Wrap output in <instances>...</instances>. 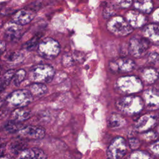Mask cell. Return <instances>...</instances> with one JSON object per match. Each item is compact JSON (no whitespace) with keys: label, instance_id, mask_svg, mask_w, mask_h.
<instances>
[{"label":"cell","instance_id":"obj_1","mask_svg":"<svg viewBox=\"0 0 159 159\" xmlns=\"http://www.w3.org/2000/svg\"><path fill=\"white\" fill-rule=\"evenodd\" d=\"M116 107L122 113L134 116L140 113L144 106L142 98L134 95H127L116 101Z\"/></svg>","mask_w":159,"mask_h":159},{"label":"cell","instance_id":"obj_2","mask_svg":"<svg viewBox=\"0 0 159 159\" xmlns=\"http://www.w3.org/2000/svg\"><path fill=\"white\" fill-rule=\"evenodd\" d=\"M116 86L120 93L126 95H133L143 89L142 81L135 76H122L117 79Z\"/></svg>","mask_w":159,"mask_h":159},{"label":"cell","instance_id":"obj_3","mask_svg":"<svg viewBox=\"0 0 159 159\" xmlns=\"http://www.w3.org/2000/svg\"><path fill=\"white\" fill-rule=\"evenodd\" d=\"M55 75V71L53 66L47 64H40L30 70L29 78L34 83L45 84L50 83Z\"/></svg>","mask_w":159,"mask_h":159},{"label":"cell","instance_id":"obj_4","mask_svg":"<svg viewBox=\"0 0 159 159\" xmlns=\"http://www.w3.org/2000/svg\"><path fill=\"white\" fill-rule=\"evenodd\" d=\"M37 52L43 58L52 60L56 58L60 52L59 43L51 37L41 40L37 45Z\"/></svg>","mask_w":159,"mask_h":159},{"label":"cell","instance_id":"obj_5","mask_svg":"<svg viewBox=\"0 0 159 159\" xmlns=\"http://www.w3.org/2000/svg\"><path fill=\"white\" fill-rule=\"evenodd\" d=\"M107 29L117 37H124L130 34L133 28L129 25L125 18L121 16H113L107 23Z\"/></svg>","mask_w":159,"mask_h":159},{"label":"cell","instance_id":"obj_6","mask_svg":"<svg viewBox=\"0 0 159 159\" xmlns=\"http://www.w3.org/2000/svg\"><path fill=\"white\" fill-rule=\"evenodd\" d=\"M33 99V96L27 89H19L10 93L6 101L12 106L17 108L24 107L29 105Z\"/></svg>","mask_w":159,"mask_h":159},{"label":"cell","instance_id":"obj_7","mask_svg":"<svg viewBox=\"0 0 159 159\" xmlns=\"http://www.w3.org/2000/svg\"><path fill=\"white\" fill-rule=\"evenodd\" d=\"M149 48V41L144 37L135 35L132 37L129 44L130 54L135 57L140 58L147 52Z\"/></svg>","mask_w":159,"mask_h":159},{"label":"cell","instance_id":"obj_8","mask_svg":"<svg viewBox=\"0 0 159 159\" xmlns=\"http://www.w3.org/2000/svg\"><path fill=\"white\" fill-rule=\"evenodd\" d=\"M127 152V143L122 137L114 138L107 149V156L109 159H120Z\"/></svg>","mask_w":159,"mask_h":159},{"label":"cell","instance_id":"obj_9","mask_svg":"<svg viewBox=\"0 0 159 159\" xmlns=\"http://www.w3.org/2000/svg\"><path fill=\"white\" fill-rule=\"evenodd\" d=\"M158 116L153 114H144L135 122L134 129L139 132H144L153 129L157 124Z\"/></svg>","mask_w":159,"mask_h":159},{"label":"cell","instance_id":"obj_10","mask_svg":"<svg viewBox=\"0 0 159 159\" xmlns=\"http://www.w3.org/2000/svg\"><path fill=\"white\" fill-rule=\"evenodd\" d=\"M135 67L134 61L127 58H119L109 62V69L116 73H127L132 71Z\"/></svg>","mask_w":159,"mask_h":159},{"label":"cell","instance_id":"obj_11","mask_svg":"<svg viewBox=\"0 0 159 159\" xmlns=\"http://www.w3.org/2000/svg\"><path fill=\"white\" fill-rule=\"evenodd\" d=\"M19 136L22 138L30 140H39L44 137L45 130L38 125H28L23 127L19 132Z\"/></svg>","mask_w":159,"mask_h":159},{"label":"cell","instance_id":"obj_12","mask_svg":"<svg viewBox=\"0 0 159 159\" xmlns=\"http://www.w3.org/2000/svg\"><path fill=\"white\" fill-rule=\"evenodd\" d=\"M144 104L150 110L159 109V91L156 89H148L143 93Z\"/></svg>","mask_w":159,"mask_h":159},{"label":"cell","instance_id":"obj_13","mask_svg":"<svg viewBox=\"0 0 159 159\" xmlns=\"http://www.w3.org/2000/svg\"><path fill=\"white\" fill-rule=\"evenodd\" d=\"M125 19L129 25L135 29L143 27L147 22V17L143 13L137 10H130L127 12Z\"/></svg>","mask_w":159,"mask_h":159},{"label":"cell","instance_id":"obj_14","mask_svg":"<svg viewBox=\"0 0 159 159\" xmlns=\"http://www.w3.org/2000/svg\"><path fill=\"white\" fill-rule=\"evenodd\" d=\"M35 14L29 9H23L16 12L12 17V22L19 25H25L29 23L35 17Z\"/></svg>","mask_w":159,"mask_h":159},{"label":"cell","instance_id":"obj_15","mask_svg":"<svg viewBox=\"0 0 159 159\" xmlns=\"http://www.w3.org/2000/svg\"><path fill=\"white\" fill-rule=\"evenodd\" d=\"M143 35L149 42L159 45V24L153 23L146 25L143 29Z\"/></svg>","mask_w":159,"mask_h":159},{"label":"cell","instance_id":"obj_16","mask_svg":"<svg viewBox=\"0 0 159 159\" xmlns=\"http://www.w3.org/2000/svg\"><path fill=\"white\" fill-rule=\"evenodd\" d=\"M45 153L40 148L33 147L26 148L17 155V159H46Z\"/></svg>","mask_w":159,"mask_h":159},{"label":"cell","instance_id":"obj_17","mask_svg":"<svg viewBox=\"0 0 159 159\" xmlns=\"http://www.w3.org/2000/svg\"><path fill=\"white\" fill-rule=\"evenodd\" d=\"M140 79L147 84L154 83L159 78V73L153 67L143 68L140 72Z\"/></svg>","mask_w":159,"mask_h":159},{"label":"cell","instance_id":"obj_18","mask_svg":"<svg viewBox=\"0 0 159 159\" xmlns=\"http://www.w3.org/2000/svg\"><path fill=\"white\" fill-rule=\"evenodd\" d=\"M21 30V25L14 22L9 23L5 28V38L10 41L16 40L20 37Z\"/></svg>","mask_w":159,"mask_h":159},{"label":"cell","instance_id":"obj_19","mask_svg":"<svg viewBox=\"0 0 159 159\" xmlns=\"http://www.w3.org/2000/svg\"><path fill=\"white\" fill-rule=\"evenodd\" d=\"M126 124L125 118L117 113H112L108 118V127L112 129H119L123 127Z\"/></svg>","mask_w":159,"mask_h":159},{"label":"cell","instance_id":"obj_20","mask_svg":"<svg viewBox=\"0 0 159 159\" xmlns=\"http://www.w3.org/2000/svg\"><path fill=\"white\" fill-rule=\"evenodd\" d=\"M135 10L142 13H150L153 8L152 0H134Z\"/></svg>","mask_w":159,"mask_h":159},{"label":"cell","instance_id":"obj_21","mask_svg":"<svg viewBox=\"0 0 159 159\" xmlns=\"http://www.w3.org/2000/svg\"><path fill=\"white\" fill-rule=\"evenodd\" d=\"M31 116V112L27 109H25L23 107H20L15 109L11 114L12 120L21 123L29 119Z\"/></svg>","mask_w":159,"mask_h":159},{"label":"cell","instance_id":"obj_22","mask_svg":"<svg viewBox=\"0 0 159 159\" xmlns=\"http://www.w3.org/2000/svg\"><path fill=\"white\" fill-rule=\"evenodd\" d=\"M47 87L45 84L34 83L29 87V91L33 97H41L47 92Z\"/></svg>","mask_w":159,"mask_h":159},{"label":"cell","instance_id":"obj_23","mask_svg":"<svg viewBox=\"0 0 159 159\" xmlns=\"http://www.w3.org/2000/svg\"><path fill=\"white\" fill-rule=\"evenodd\" d=\"M27 148L26 143L22 140H16L12 141L9 145V150L12 153L18 155Z\"/></svg>","mask_w":159,"mask_h":159},{"label":"cell","instance_id":"obj_24","mask_svg":"<svg viewBox=\"0 0 159 159\" xmlns=\"http://www.w3.org/2000/svg\"><path fill=\"white\" fill-rule=\"evenodd\" d=\"M14 73V70H10L6 72L3 75L2 77L0 78V91H3L6 86L9 85L11 80H12Z\"/></svg>","mask_w":159,"mask_h":159},{"label":"cell","instance_id":"obj_25","mask_svg":"<svg viewBox=\"0 0 159 159\" xmlns=\"http://www.w3.org/2000/svg\"><path fill=\"white\" fill-rule=\"evenodd\" d=\"M4 127L6 130L9 133H15L19 132L23 128L20 122H16L13 120L6 122Z\"/></svg>","mask_w":159,"mask_h":159},{"label":"cell","instance_id":"obj_26","mask_svg":"<svg viewBox=\"0 0 159 159\" xmlns=\"http://www.w3.org/2000/svg\"><path fill=\"white\" fill-rule=\"evenodd\" d=\"M129 159H153V157L146 152L136 150L130 153Z\"/></svg>","mask_w":159,"mask_h":159},{"label":"cell","instance_id":"obj_27","mask_svg":"<svg viewBox=\"0 0 159 159\" xmlns=\"http://www.w3.org/2000/svg\"><path fill=\"white\" fill-rule=\"evenodd\" d=\"M26 76V71L24 70L20 69L15 72L12 78V82L14 84L18 86L24 80Z\"/></svg>","mask_w":159,"mask_h":159},{"label":"cell","instance_id":"obj_28","mask_svg":"<svg viewBox=\"0 0 159 159\" xmlns=\"http://www.w3.org/2000/svg\"><path fill=\"white\" fill-rule=\"evenodd\" d=\"M158 137V134L157 132L153 130H150L142 132V134L140 135V137L142 140L145 142L154 141L157 140Z\"/></svg>","mask_w":159,"mask_h":159},{"label":"cell","instance_id":"obj_29","mask_svg":"<svg viewBox=\"0 0 159 159\" xmlns=\"http://www.w3.org/2000/svg\"><path fill=\"white\" fill-rule=\"evenodd\" d=\"M147 59L148 63L153 67L159 66V54L157 52H152L149 53Z\"/></svg>","mask_w":159,"mask_h":159},{"label":"cell","instance_id":"obj_30","mask_svg":"<svg viewBox=\"0 0 159 159\" xmlns=\"http://www.w3.org/2000/svg\"><path fill=\"white\" fill-rule=\"evenodd\" d=\"M41 35L37 34L35 36L32 37L30 40L27 42L25 44V48L28 50H30L34 48L35 46H37L40 41Z\"/></svg>","mask_w":159,"mask_h":159},{"label":"cell","instance_id":"obj_31","mask_svg":"<svg viewBox=\"0 0 159 159\" xmlns=\"http://www.w3.org/2000/svg\"><path fill=\"white\" fill-rule=\"evenodd\" d=\"M115 8L113 5H107L104 8L103 16L104 18L112 17L115 14Z\"/></svg>","mask_w":159,"mask_h":159},{"label":"cell","instance_id":"obj_32","mask_svg":"<svg viewBox=\"0 0 159 159\" xmlns=\"http://www.w3.org/2000/svg\"><path fill=\"white\" fill-rule=\"evenodd\" d=\"M133 2V0H114V4L121 8H127Z\"/></svg>","mask_w":159,"mask_h":159},{"label":"cell","instance_id":"obj_33","mask_svg":"<svg viewBox=\"0 0 159 159\" xmlns=\"http://www.w3.org/2000/svg\"><path fill=\"white\" fill-rule=\"evenodd\" d=\"M149 150L153 155L159 157V140L152 143L149 146Z\"/></svg>","mask_w":159,"mask_h":159},{"label":"cell","instance_id":"obj_34","mask_svg":"<svg viewBox=\"0 0 159 159\" xmlns=\"http://www.w3.org/2000/svg\"><path fill=\"white\" fill-rule=\"evenodd\" d=\"M130 148L133 150H137L140 146V142L139 139L136 138H131L129 140Z\"/></svg>","mask_w":159,"mask_h":159},{"label":"cell","instance_id":"obj_35","mask_svg":"<svg viewBox=\"0 0 159 159\" xmlns=\"http://www.w3.org/2000/svg\"><path fill=\"white\" fill-rule=\"evenodd\" d=\"M152 21L157 24H159V7L154 10L152 14Z\"/></svg>","mask_w":159,"mask_h":159},{"label":"cell","instance_id":"obj_36","mask_svg":"<svg viewBox=\"0 0 159 159\" xmlns=\"http://www.w3.org/2000/svg\"><path fill=\"white\" fill-rule=\"evenodd\" d=\"M73 63V58H71V56L69 55H66L63 57V63L65 66H70Z\"/></svg>","mask_w":159,"mask_h":159},{"label":"cell","instance_id":"obj_37","mask_svg":"<svg viewBox=\"0 0 159 159\" xmlns=\"http://www.w3.org/2000/svg\"><path fill=\"white\" fill-rule=\"evenodd\" d=\"M6 148V144L4 140L0 139V157H2Z\"/></svg>","mask_w":159,"mask_h":159},{"label":"cell","instance_id":"obj_38","mask_svg":"<svg viewBox=\"0 0 159 159\" xmlns=\"http://www.w3.org/2000/svg\"><path fill=\"white\" fill-rule=\"evenodd\" d=\"M6 47V43L3 41H0V57L5 51Z\"/></svg>","mask_w":159,"mask_h":159},{"label":"cell","instance_id":"obj_39","mask_svg":"<svg viewBox=\"0 0 159 159\" xmlns=\"http://www.w3.org/2000/svg\"><path fill=\"white\" fill-rule=\"evenodd\" d=\"M0 159H9L8 157H4V156H2V157H0Z\"/></svg>","mask_w":159,"mask_h":159},{"label":"cell","instance_id":"obj_40","mask_svg":"<svg viewBox=\"0 0 159 159\" xmlns=\"http://www.w3.org/2000/svg\"><path fill=\"white\" fill-rule=\"evenodd\" d=\"M2 99H1V98H0V106H1V104H2Z\"/></svg>","mask_w":159,"mask_h":159},{"label":"cell","instance_id":"obj_41","mask_svg":"<svg viewBox=\"0 0 159 159\" xmlns=\"http://www.w3.org/2000/svg\"><path fill=\"white\" fill-rule=\"evenodd\" d=\"M157 132L158 133V134L159 135V126L158 127V129H157Z\"/></svg>","mask_w":159,"mask_h":159},{"label":"cell","instance_id":"obj_42","mask_svg":"<svg viewBox=\"0 0 159 159\" xmlns=\"http://www.w3.org/2000/svg\"><path fill=\"white\" fill-rule=\"evenodd\" d=\"M1 21H0V27H1Z\"/></svg>","mask_w":159,"mask_h":159}]
</instances>
